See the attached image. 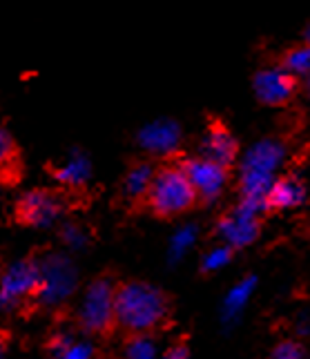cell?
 <instances>
[{
    "instance_id": "obj_1",
    "label": "cell",
    "mask_w": 310,
    "mask_h": 359,
    "mask_svg": "<svg viewBox=\"0 0 310 359\" xmlns=\"http://www.w3.org/2000/svg\"><path fill=\"white\" fill-rule=\"evenodd\" d=\"M172 308L170 294L143 279H116L114 286V321L116 332L126 339L154 337L170 328Z\"/></svg>"
},
{
    "instance_id": "obj_2",
    "label": "cell",
    "mask_w": 310,
    "mask_h": 359,
    "mask_svg": "<svg viewBox=\"0 0 310 359\" xmlns=\"http://www.w3.org/2000/svg\"><path fill=\"white\" fill-rule=\"evenodd\" d=\"M199 196H196L190 179L185 177L181 163L177 161H166L156 165L150 190L143 201V212H150L156 219H175L188 215L190 210L199 208Z\"/></svg>"
},
{
    "instance_id": "obj_3",
    "label": "cell",
    "mask_w": 310,
    "mask_h": 359,
    "mask_svg": "<svg viewBox=\"0 0 310 359\" xmlns=\"http://www.w3.org/2000/svg\"><path fill=\"white\" fill-rule=\"evenodd\" d=\"M114 286L116 279L109 275H98L85 288L79 308V328L90 337L109 339L116 332L114 321Z\"/></svg>"
},
{
    "instance_id": "obj_4",
    "label": "cell",
    "mask_w": 310,
    "mask_h": 359,
    "mask_svg": "<svg viewBox=\"0 0 310 359\" xmlns=\"http://www.w3.org/2000/svg\"><path fill=\"white\" fill-rule=\"evenodd\" d=\"M65 210V196L58 190L49 188H34L20 194L14 210H11V219L22 228H43Z\"/></svg>"
},
{
    "instance_id": "obj_5",
    "label": "cell",
    "mask_w": 310,
    "mask_h": 359,
    "mask_svg": "<svg viewBox=\"0 0 310 359\" xmlns=\"http://www.w3.org/2000/svg\"><path fill=\"white\" fill-rule=\"evenodd\" d=\"M181 168L185 172V177L190 179L201 205L217 201L221 192L226 190L230 170L217 165L215 161L203 158V156H192V158H183Z\"/></svg>"
},
{
    "instance_id": "obj_6",
    "label": "cell",
    "mask_w": 310,
    "mask_h": 359,
    "mask_svg": "<svg viewBox=\"0 0 310 359\" xmlns=\"http://www.w3.org/2000/svg\"><path fill=\"white\" fill-rule=\"evenodd\" d=\"M252 90L259 103L268 107H283L297 94V79L290 76L281 65L264 67L252 76Z\"/></svg>"
},
{
    "instance_id": "obj_7",
    "label": "cell",
    "mask_w": 310,
    "mask_h": 359,
    "mask_svg": "<svg viewBox=\"0 0 310 359\" xmlns=\"http://www.w3.org/2000/svg\"><path fill=\"white\" fill-rule=\"evenodd\" d=\"M199 156L215 161L217 165L230 170L239 158V141L234 139V134L223 123L213 121L205 130Z\"/></svg>"
},
{
    "instance_id": "obj_8",
    "label": "cell",
    "mask_w": 310,
    "mask_h": 359,
    "mask_svg": "<svg viewBox=\"0 0 310 359\" xmlns=\"http://www.w3.org/2000/svg\"><path fill=\"white\" fill-rule=\"evenodd\" d=\"M139 143L154 156H172L179 150L181 130L172 121H154L141 130Z\"/></svg>"
},
{
    "instance_id": "obj_9",
    "label": "cell",
    "mask_w": 310,
    "mask_h": 359,
    "mask_svg": "<svg viewBox=\"0 0 310 359\" xmlns=\"http://www.w3.org/2000/svg\"><path fill=\"white\" fill-rule=\"evenodd\" d=\"M154 170H156V165L150 163V161H136V163H132L130 170L126 172V177H123L121 199L126 201L132 210L143 208V201H145L152 177H154Z\"/></svg>"
},
{
    "instance_id": "obj_10",
    "label": "cell",
    "mask_w": 310,
    "mask_h": 359,
    "mask_svg": "<svg viewBox=\"0 0 310 359\" xmlns=\"http://www.w3.org/2000/svg\"><path fill=\"white\" fill-rule=\"evenodd\" d=\"M306 201V185L297 177H279L270 183L264 194L262 205L268 212H279V210H290Z\"/></svg>"
},
{
    "instance_id": "obj_11",
    "label": "cell",
    "mask_w": 310,
    "mask_h": 359,
    "mask_svg": "<svg viewBox=\"0 0 310 359\" xmlns=\"http://www.w3.org/2000/svg\"><path fill=\"white\" fill-rule=\"evenodd\" d=\"M22 152L11 132L0 123V188H16L22 181Z\"/></svg>"
},
{
    "instance_id": "obj_12",
    "label": "cell",
    "mask_w": 310,
    "mask_h": 359,
    "mask_svg": "<svg viewBox=\"0 0 310 359\" xmlns=\"http://www.w3.org/2000/svg\"><path fill=\"white\" fill-rule=\"evenodd\" d=\"M221 232L228 241L234 245H243L248 241L255 239V234L259 232V221L255 217V205L243 203L237 212L230 217H223L221 221Z\"/></svg>"
},
{
    "instance_id": "obj_13",
    "label": "cell",
    "mask_w": 310,
    "mask_h": 359,
    "mask_svg": "<svg viewBox=\"0 0 310 359\" xmlns=\"http://www.w3.org/2000/svg\"><path fill=\"white\" fill-rule=\"evenodd\" d=\"M43 281L39 279V272L29 262H25L16 266L14 270H9V275L3 281V292L9 297H22V299H29V297L41 294Z\"/></svg>"
},
{
    "instance_id": "obj_14",
    "label": "cell",
    "mask_w": 310,
    "mask_h": 359,
    "mask_svg": "<svg viewBox=\"0 0 310 359\" xmlns=\"http://www.w3.org/2000/svg\"><path fill=\"white\" fill-rule=\"evenodd\" d=\"M281 67L295 79L308 76L310 74V45L304 43V45H297V47L288 49L281 58Z\"/></svg>"
},
{
    "instance_id": "obj_15",
    "label": "cell",
    "mask_w": 310,
    "mask_h": 359,
    "mask_svg": "<svg viewBox=\"0 0 310 359\" xmlns=\"http://www.w3.org/2000/svg\"><path fill=\"white\" fill-rule=\"evenodd\" d=\"M270 359H308V353L297 339H283L272 348Z\"/></svg>"
},
{
    "instance_id": "obj_16",
    "label": "cell",
    "mask_w": 310,
    "mask_h": 359,
    "mask_svg": "<svg viewBox=\"0 0 310 359\" xmlns=\"http://www.w3.org/2000/svg\"><path fill=\"white\" fill-rule=\"evenodd\" d=\"M126 341H128L130 359H154L152 337H134V339H126Z\"/></svg>"
},
{
    "instance_id": "obj_17",
    "label": "cell",
    "mask_w": 310,
    "mask_h": 359,
    "mask_svg": "<svg viewBox=\"0 0 310 359\" xmlns=\"http://www.w3.org/2000/svg\"><path fill=\"white\" fill-rule=\"evenodd\" d=\"M90 355V348H85V346H76V344H65L63 348L54 353V359H88Z\"/></svg>"
},
{
    "instance_id": "obj_18",
    "label": "cell",
    "mask_w": 310,
    "mask_h": 359,
    "mask_svg": "<svg viewBox=\"0 0 310 359\" xmlns=\"http://www.w3.org/2000/svg\"><path fill=\"white\" fill-rule=\"evenodd\" d=\"M166 359H190V355H188V346H185L183 341H179L175 348H170L168 351V357Z\"/></svg>"
},
{
    "instance_id": "obj_19",
    "label": "cell",
    "mask_w": 310,
    "mask_h": 359,
    "mask_svg": "<svg viewBox=\"0 0 310 359\" xmlns=\"http://www.w3.org/2000/svg\"><path fill=\"white\" fill-rule=\"evenodd\" d=\"M302 92H304V96H306V101L310 103V74L302 79Z\"/></svg>"
},
{
    "instance_id": "obj_20",
    "label": "cell",
    "mask_w": 310,
    "mask_h": 359,
    "mask_svg": "<svg viewBox=\"0 0 310 359\" xmlns=\"http://www.w3.org/2000/svg\"><path fill=\"white\" fill-rule=\"evenodd\" d=\"M306 43L310 45V22H308V27H306Z\"/></svg>"
}]
</instances>
